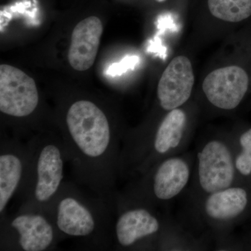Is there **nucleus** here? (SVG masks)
<instances>
[{
    "label": "nucleus",
    "instance_id": "1",
    "mask_svg": "<svg viewBox=\"0 0 251 251\" xmlns=\"http://www.w3.org/2000/svg\"><path fill=\"white\" fill-rule=\"evenodd\" d=\"M59 239L81 238L94 249L110 247L116 206L75 181L63 182L44 214Z\"/></svg>",
    "mask_w": 251,
    "mask_h": 251
},
{
    "label": "nucleus",
    "instance_id": "2",
    "mask_svg": "<svg viewBox=\"0 0 251 251\" xmlns=\"http://www.w3.org/2000/svg\"><path fill=\"white\" fill-rule=\"evenodd\" d=\"M27 165L16 193L21 205L17 212L44 214L64 179L67 153L62 139L36 136L26 142Z\"/></svg>",
    "mask_w": 251,
    "mask_h": 251
},
{
    "label": "nucleus",
    "instance_id": "3",
    "mask_svg": "<svg viewBox=\"0 0 251 251\" xmlns=\"http://www.w3.org/2000/svg\"><path fill=\"white\" fill-rule=\"evenodd\" d=\"M195 156L179 153L157 163L134 178L115 198L116 211L129 206H155L171 202L184 192L192 179Z\"/></svg>",
    "mask_w": 251,
    "mask_h": 251
},
{
    "label": "nucleus",
    "instance_id": "4",
    "mask_svg": "<svg viewBox=\"0 0 251 251\" xmlns=\"http://www.w3.org/2000/svg\"><path fill=\"white\" fill-rule=\"evenodd\" d=\"M187 128L184 110L168 112L152 134L122 146L120 177L134 179L161 160L182 153L189 143Z\"/></svg>",
    "mask_w": 251,
    "mask_h": 251
},
{
    "label": "nucleus",
    "instance_id": "5",
    "mask_svg": "<svg viewBox=\"0 0 251 251\" xmlns=\"http://www.w3.org/2000/svg\"><path fill=\"white\" fill-rule=\"evenodd\" d=\"M191 182L195 203L207 195L239 184L232 137H215L201 144L195 156Z\"/></svg>",
    "mask_w": 251,
    "mask_h": 251
},
{
    "label": "nucleus",
    "instance_id": "6",
    "mask_svg": "<svg viewBox=\"0 0 251 251\" xmlns=\"http://www.w3.org/2000/svg\"><path fill=\"white\" fill-rule=\"evenodd\" d=\"M176 229L163 221L154 209L129 206L118 209L112 237L120 249L163 248L176 236Z\"/></svg>",
    "mask_w": 251,
    "mask_h": 251
},
{
    "label": "nucleus",
    "instance_id": "7",
    "mask_svg": "<svg viewBox=\"0 0 251 251\" xmlns=\"http://www.w3.org/2000/svg\"><path fill=\"white\" fill-rule=\"evenodd\" d=\"M200 219L219 234L251 217V182L236 184L196 203Z\"/></svg>",
    "mask_w": 251,
    "mask_h": 251
},
{
    "label": "nucleus",
    "instance_id": "8",
    "mask_svg": "<svg viewBox=\"0 0 251 251\" xmlns=\"http://www.w3.org/2000/svg\"><path fill=\"white\" fill-rule=\"evenodd\" d=\"M50 220L41 213L1 216V250L44 251L59 240Z\"/></svg>",
    "mask_w": 251,
    "mask_h": 251
},
{
    "label": "nucleus",
    "instance_id": "9",
    "mask_svg": "<svg viewBox=\"0 0 251 251\" xmlns=\"http://www.w3.org/2000/svg\"><path fill=\"white\" fill-rule=\"evenodd\" d=\"M39 103V95L34 79L21 69L0 66V111L16 119L30 116Z\"/></svg>",
    "mask_w": 251,
    "mask_h": 251
},
{
    "label": "nucleus",
    "instance_id": "10",
    "mask_svg": "<svg viewBox=\"0 0 251 251\" xmlns=\"http://www.w3.org/2000/svg\"><path fill=\"white\" fill-rule=\"evenodd\" d=\"M249 76L237 66L213 71L203 81L202 90L216 108L232 110L239 106L249 89Z\"/></svg>",
    "mask_w": 251,
    "mask_h": 251
},
{
    "label": "nucleus",
    "instance_id": "11",
    "mask_svg": "<svg viewBox=\"0 0 251 251\" xmlns=\"http://www.w3.org/2000/svg\"><path fill=\"white\" fill-rule=\"evenodd\" d=\"M194 85L192 64L188 57H175L162 74L157 98L161 108L169 112L181 108L191 97Z\"/></svg>",
    "mask_w": 251,
    "mask_h": 251
},
{
    "label": "nucleus",
    "instance_id": "12",
    "mask_svg": "<svg viewBox=\"0 0 251 251\" xmlns=\"http://www.w3.org/2000/svg\"><path fill=\"white\" fill-rule=\"evenodd\" d=\"M26 143L18 139L1 140L0 144V214L19 189L27 165Z\"/></svg>",
    "mask_w": 251,
    "mask_h": 251
},
{
    "label": "nucleus",
    "instance_id": "13",
    "mask_svg": "<svg viewBox=\"0 0 251 251\" xmlns=\"http://www.w3.org/2000/svg\"><path fill=\"white\" fill-rule=\"evenodd\" d=\"M103 27L96 16L82 20L74 29L68 59L73 69L78 72L88 70L98 53Z\"/></svg>",
    "mask_w": 251,
    "mask_h": 251
},
{
    "label": "nucleus",
    "instance_id": "14",
    "mask_svg": "<svg viewBox=\"0 0 251 251\" xmlns=\"http://www.w3.org/2000/svg\"><path fill=\"white\" fill-rule=\"evenodd\" d=\"M208 6L214 17L238 23L251 16V0H208Z\"/></svg>",
    "mask_w": 251,
    "mask_h": 251
},
{
    "label": "nucleus",
    "instance_id": "15",
    "mask_svg": "<svg viewBox=\"0 0 251 251\" xmlns=\"http://www.w3.org/2000/svg\"><path fill=\"white\" fill-rule=\"evenodd\" d=\"M239 184L251 182V127L232 137Z\"/></svg>",
    "mask_w": 251,
    "mask_h": 251
},
{
    "label": "nucleus",
    "instance_id": "16",
    "mask_svg": "<svg viewBox=\"0 0 251 251\" xmlns=\"http://www.w3.org/2000/svg\"><path fill=\"white\" fill-rule=\"evenodd\" d=\"M138 61V57H128L125 58L122 61L121 64H117L116 69H110V72L112 74H115V73H121L125 70L127 68L132 67L133 64H135Z\"/></svg>",
    "mask_w": 251,
    "mask_h": 251
},
{
    "label": "nucleus",
    "instance_id": "17",
    "mask_svg": "<svg viewBox=\"0 0 251 251\" xmlns=\"http://www.w3.org/2000/svg\"><path fill=\"white\" fill-rule=\"evenodd\" d=\"M246 244H247V249H248V250L251 251V232H250V234H249V237L247 238V243H246Z\"/></svg>",
    "mask_w": 251,
    "mask_h": 251
},
{
    "label": "nucleus",
    "instance_id": "18",
    "mask_svg": "<svg viewBox=\"0 0 251 251\" xmlns=\"http://www.w3.org/2000/svg\"><path fill=\"white\" fill-rule=\"evenodd\" d=\"M158 2H163V1H166V0H156Z\"/></svg>",
    "mask_w": 251,
    "mask_h": 251
}]
</instances>
